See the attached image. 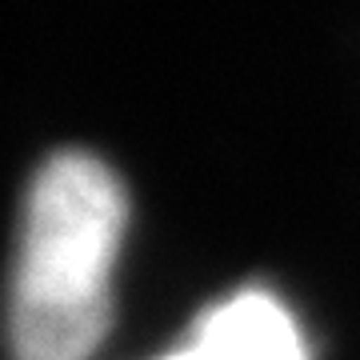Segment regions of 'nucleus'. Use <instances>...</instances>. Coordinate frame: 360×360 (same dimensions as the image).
Wrapping results in <instances>:
<instances>
[{
	"instance_id": "obj_1",
	"label": "nucleus",
	"mask_w": 360,
	"mask_h": 360,
	"mask_svg": "<svg viewBox=\"0 0 360 360\" xmlns=\"http://www.w3.org/2000/svg\"><path fill=\"white\" fill-rule=\"evenodd\" d=\"M129 200L92 153H56L28 188L13 264L16 360H89L108 333Z\"/></svg>"
},
{
	"instance_id": "obj_2",
	"label": "nucleus",
	"mask_w": 360,
	"mask_h": 360,
	"mask_svg": "<svg viewBox=\"0 0 360 360\" xmlns=\"http://www.w3.org/2000/svg\"><path fill=\"white\" fill-rule=\"evenodd\" d=\"M208 360H309L300 328L269 292H236L208 309L193 328Z\"/></svg>"
},
{
	"instance_id": "obj_3",
	"label": "nucleus",
	"mask_w": 360,
	"mask_h": 360,
	"mask_svg": "<svg viewBox=\"0 0 360 360\" xmlns=\"http://www.w3.org/2000/svg\"><path fill=\"white\" fill-rule=\"evenodd\" d=\"M165 360H208L205 352H200V348L193 345V340H188V345L180 348V352H172V356H165Z\"/></svg>"
}]
</instances>
